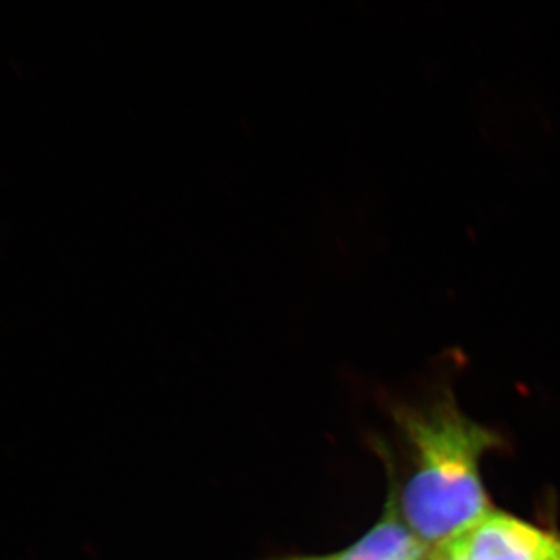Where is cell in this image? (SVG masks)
<instances>
[{
  "label": "cell",
  "instance_id": "cell-1",
  "mask_svg": "<svg viewBox=\"0 0 560 560\" xmlns=\"http://www.w3.org/2000/svg\"><path fill=\"white\" fill-rule=\"evenodd\" d=\"M412 447V471L397 493L405 522L427 547L456 539L492 511L480 460L499 436L464 416L452 400L400 411Z\"/></svg>",
  "mask_w": 560,
  "mask_h": 560
},
{
  "label": "cell",
  "instance_id": "cell-2",
  "mask_svg": "<svg viewBox=\"0 0 560 560\" xmlns=\"http://www.w3.org/2000/svg\"><path fill=\"white\" fill-rule=\"evenodd\" d=\"M456 540L469 560H558L560 556V537L493 510Z\"/></svg>",
  "mask_w": 560,
  "mask_h": 560
},
{
  "label": "cell",
  "instance_id": "cell-3",
  "mask_svg": "<svg viewBox=\"0 0 560 560\" xmlns=\"http://www.w3.org/2000/svg\"><path fill=\"white\" fill-rule=\"evenodd\" d=\"M389 489L382 517L359 540L329 555H289L272 560H415L430 550L405 522L396 488Z\"/></svg>",
  "mask_w": 560,
  "mask_h": 560
},
{
  "label": "cell",
  "instance_id": "cell-4",
  "mask_svg": "<svg viewBox=\"0 0 560 560\" xmlns=\"http://www.w3.org/2000/svg\"><path fill=\"white\" fill-rule=\"evenodd\" d=\"M431 560H469L464 555L459 541L456 539L445 541V544L438 545L431 548Z\"/></svg>",
  "mask_w": 560,
  "mask_h": 560
},
{
  "label": "cell",
  "instance_id": "cell-5",
  "mask_svg": "<svg viewBox=\"0 0 560 560\" xmlns=\"http://www.w3.org/2000/svg\"><path fill=\"white\" fill-rule=\"evenodd\" d=\"M415 560H431V548L429 551L425 552V555L420 556V558Z\"/></svg>",
  "mask_w": 560,
  "mask_h": 560
},
{
  "label": "cell",
  "instance_id": "cell-6",
  "mask_svg": "<svg viewBox=\"0 0 560 560\" xmlns=\"http://www.w3.org/2000/svg\"><path fill=\"white\" fill-rule=\"evenodd\" d=\"M558 560H560V556H559Z\"/></svg>",
  "mask_w": 560,
  "mask_h": 560
}]
</instances>
